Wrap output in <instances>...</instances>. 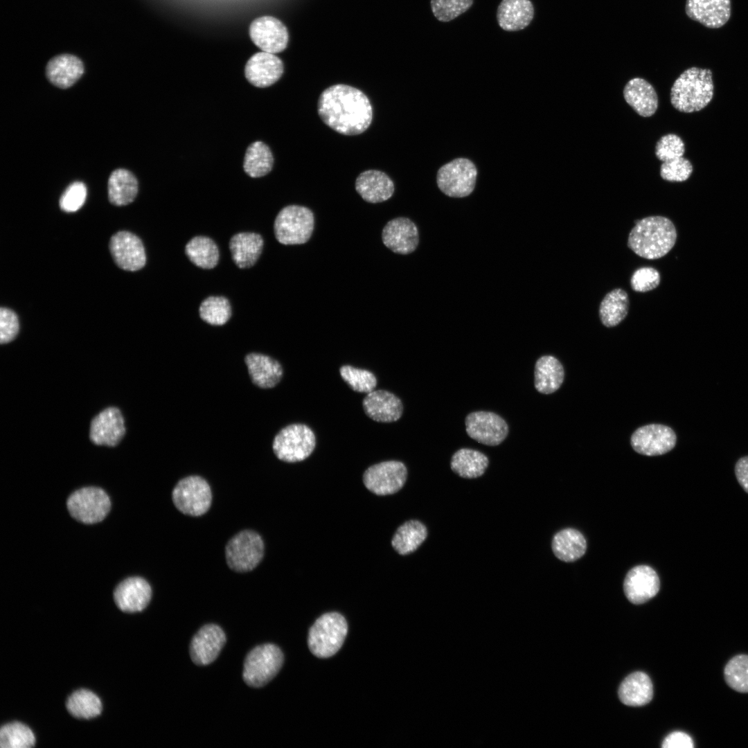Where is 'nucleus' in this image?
Instances as JSON below:
<instances>
[{"label":"nucleus","mask_w":748,"mask_h":748,"mask_svg":"<svg viewBox=\"0 0 748 748\" xmlns=\"http://www.w3.org/2000/svg\"><path fill=\"white\" fill-rule=\"evenodd\" d=\"M138 181L130 170L118 168L114 170L108 179V198L116 206H125L132 202L138 193Z\"/></svg>","instance_id":"nucleus-34"},{"label":"nucleus","mask_w":748,"mask_h":748,"mask_svg":"<svg viewBox=\"0 0 748 748\" xmlns=\"http://www.w3.org/2000/svg\"><path fill=\"white\" fill-rule=\"evenodd\" d=\"M366 415L380 422H392L399 420L403 412L401 400L386 390H373L367 393L362 401Z\"/></svg>","instance_id":"nucleus-24"},{"label":"nucleus","mask_w":748,"mask_h":748,"mask_svg":"<svg viewBox=\"0 0 748 748\" xmlns=\"http://www.w3.org/2000/svg\"><path fill=\"white\" fill-rule=\"evenodd\" d=\"M692 172L693 165L683 157L662 162L660 167L661 177L668 181H684L688 179Z\"/></svg>","instance_id":"nucleus-47"},{"label":"nucleus","mask_w":748,"mask_h":748,"mask_svg":"<svg viewBox=\"0 0 748 748\" xmlns=\"http://www.w3.org/2000/svg\"><path fill=\"white\" fill-rule=\"evenodd\" d=\"M488 463V457L482 452L470 448H461L452 456L450 467L458 476L474 479L484 474Z\"/></svg>","instance_id":"nucleus-35"},{"label":"nucleus","mask_w":748,"mask_h":748,"mask_svg":"<svg viewBox=\"0 0 748 748\" xmlns=\"http://www.w3.org/2000/svg\"><path fill=\"white\" fill-rule=\"evenodd\" d=\"M274 157L269 146L257 141L247 148L243 168L247 175L253 178L267 175L272 169Z\"/></svg>","instance_id":"nucleus-38"},{"label":"nucleus","mask_w":748,"mask_h":748,"mask_svg":"<svg viewBox=\"0 0 748 748\" xmlns=\"http://www.w3.org/2000/svg\"><path fill=\"white\" fill-rule=\"evenodd\" d=\"M86 197L85 184L80 181H75L66 188L60 197V207L65 212H75L82 206Z\"/></svg>","instance_id":"nucleus-48"},{"label":"nucleus","mask_w":748,"mask_h":748,"mask_svg":"<svg viewBox=\"0 0 748 748\" xmlns=\"http://www.w3.org/2000/svg\"><path fill=\"white\" fill-rule=\"evenodd\" d=\"M382 238L388 249L402 255L414 251L419 243L418 228L410 219L404 217L389 221L382 229Z\"/></svg>","instance_id":"nucleus-20"},{"label":"nucleus","mask_w":748,"mask_h":748,"mask_svg":"<svg viewBox=\"0 0 748 748\" xmlns=\"http://www.w3.org/2000/svg\"><path fill=\"white\" fill-rule=\"evenodd\" d=\"M126 432L125 420L121 410L108 407L96 415L91 421L89 438L97 445L116 446Z\"/></svg>","instance_id":"nucleus-16"},{"label":"nucleus","mask_w":748,"mask_h":748,"mask_svg":"<svg viewBox=\"0 0 748 748\" xmlns=\"http://www.w3.org/2000/svg\"><path fill=\"white\" fill-rule=\"evenodd\" d=\"M687 16L704 26L718 28L731 17L730 0H686Z\"/></svg>","instance_id":"nucleus-23"},{"label":"nucleus","mask_w":748,"mask_h":748,"mask_svg":"<svg viewBox=\"0 0 748 748\" xmlns=\"http://www.w3.org/2000/svg\"><path fill=\"white\" fill-rule=\"evenodd\" d=\"M630 300L627 293L621 288L608 292L599 306V317L608 328L618 325L627 315Z\"/></svg>","instance_id":"nucleus-36"},{"label":"nucleus","mask_w":748,"mask_h":748,"mask_svg":"<svg viewBox=\"0 0 748 748\" xmlns=\"http://www.w3.org/2000/svg\"><path fill=\"white\" fill-rule=\"evenodd\" d=\"M109 250L115 263L124 270L137 271L145 265L143 242L132 233L122 231L114 234L109 241Z\"/></svg>","instance_id":"nucleus-17"},{"label":"nucleus","mask_w":748,"mask_h":748,"mask_svg":"<svg viewBox=\"0 0 748 748\" xmlns=\"http://www.w3.org/2000/svg\"><path fill=\"white\" fill-rule=\"evenodd\" d=\"M534 15L531 0H501L497 10V20L504 30L515 32L528 26Z\"/></svg>","instance_id":"nucleus-26"},{"label":"nucleus","mask_w":748,"mask_h":748,"mask_svg":"<svg viewBox=\"0 0 748 748\" xmlns=\"http://www.w3.org/2000/svg\"><path fill=\"white\" fill-rule=\"evenodd\" d=\"M664 748H692L694 743L692 738L685 732L674 731L668 734L662 742Z\"/></svg>","instance_id":"nucleus-51"},{"label":"nucleus","mask_w":748,"mask_h":748,"mask_svg":"<svg viewBox=\"0 0 748 748\" xmlns=\"http://www.w3.org/2000/svg\"><path fill=\"white\" fill-rule=\"evenodd\" d=\"M202 320L213 326L225 324L231 316V308L224 296H211L204 299L199 306Z\"/></svg>","instance_id":"nucleus-43"},{"label":"nucleus","mask_w":748,"mask_h":748,"mask_svg":"<svg viewBox=\"0 0 748 748\" xmlns=\"http://www.w3.org/2000/svg\"><path fill=\"white\" fill-rule=\"evenodd\" d=\"M317 111L326 125L348 136L364 132L373 119L372 105L366 94L344 84L332 85L322 91Z\"/></svg>","instance_id":"nucleus-1"},{"label":"nucleus","mask_w":748,"mask_h":748,"mask_svg":"<svg viewBox=\"0 0 748 748\" xmlns=\"http://www.w3.org/2000/svg\"><path fill=\"white\" fill-rule=\"evenodd\" d=\"M347 632L348 625L341 614L337 612L324 614L310 629V650L317 657H330L341 648Z\"/></svg>","instance_id":"nucleus-4"},{"label":"nucleus","mask_w":748,"mask_h":748,"mask_svg":"<svg viewBox=\"0 0 748 748\" xmlns=\"http://www.w3.org/2000/svg\"><path fill=\"white\" fill-rule=\"evenodd\" d=\"M427 536V528L422 522L418 520L407 521L395 531L391 545L399 554H409L422 544Z\"/></svg>","instance_id":"nucleus-37"},{"label":"nucleus","mask_w":748,"mask_h":748,"mask_svg":"<svg viewBox=\"0 0 748 748\" xmlns=\"http://www.w3.org/2000/svg\"><path fill=\"white\" fill-rule=\"evenodd\" d=\"M152 597L150 584L141 577H130L120 582L114 591L117 607L125 612L133 613L143 610Z\"/></svg>","instance_id":"nucleus-22"},{"label":"nucleus","mask_w":748,"mask_h":748,"mask_svg":"<svg viewBox=\"0 0 748 748\" xmlns=\"http://www.w3.org/2000/svg\"><path fill=\"white\" fill-rule=\"evenodd\" d=\"M551 547L554 555L559 560L572 562L584 555L587 549V542L579 531L567 528L554 535Z\"/></svg>","instance_id":"nucleus-33"},{"label":"nucleus","mask_w":748,"mask_h":748,"mask_svg":"<svg viewBox=\"0 0 748 748\" xmlns=\"http://www.w3.org/2000/svg\"><path fill=\"white\" fill-rule=\"evenodd\" d=\"M185 253L195 265L206 269L215 267L220 257L216 244L205 236H196L190 240L185 247Z\"/></svg>","instance_id":"nucleus-39"},{"label":"nucleus","mask_w":748,"mask_h":748,"mask_svg":"<svg viewBox=\"0 0 748 748\" xmlns=\"http://www.w3.org/2000/svg\"><path fill=\"white\" fill-rule=\"evenodd\" d=\"M253 43L265 52L276 54L283 51L288 45L289 33L286 26L272 16L255 19L249 28Z\"/></svg>","instance_id":"nucleus-14"},{"label":"nucleus","mask_w":748,"mask_h":748,"mask_svg":"<svg viewBox=\"0 0 748 748\" xmlns=\"http://www.w3.org/2000/svg\"><path fill=\"white\" fill-rule=\"evenodd\" d=\"M407 477V469L402 462L386 461L368 467L363 474V482L369 491L384 496L399 491Z\"/></svg>","instance_id":"nucleus-12"},{"label":"nucleus","mask_w":748,"mask_h":748,"mask_svg":"<svg viewBox=\"0 0 748 748\" xmlns=\"http://www.w3.org/2000/svg\"><path fill=\"white\" fill-rule=\"evenodd\" d=\"M634 223L628 235L627 247L637 256L648 260L659 259L674 247L677 231L670 219L652 215Z\"/></svg>","instance_id":"nucleus-2"},{"label":"nucleus","mask_w":748,"mask_h":748,"mask_svg":"<svg viewBox=\"0 0 748 748\" xmlns=\"http://www.w3.org/2000/svg\"><path fill=\"white\" fill-rule=\"evenodd\" d=\"M284 71L282 60L275 54L262 51L253 54L244 67L246 79L252 85L268 87L276 83Z\"/></svg>","instance_id":"nucleus-21"},{"label":"nucleus","mask_w":748,"mask_h":748,"mask_svg":"<svg viewBox=\"0 0 748 748\" xmlns=\"http://www.w3.org/2000/svg\"><path fill=\"white\" fill-rule=\"evenodd\" d=\"M676 435L669 427L651 424L637 429L631 437V445L638 453L646 456L661 455L676 444Z\"/></svg>","instance_id":"nucleus-15"},{"label":"nucleus","mask_w":748,"mask_h":748,"mask_svg":"<svg viewBox=\"0 0 748 748\" xmlns=\"http://www.w3.org/2000/svg\"><path fill=\"white\" fill-rule=\"evenodd\" d=\"M355 190L364 201L375 204L391 197L394 192V184L386 173L377 170H368L362 172L357 177Z\"/></svg>","instance_id":"nucleus-28"},{"label":"nucleus","mask_w":748,"mask_h":748,"mask_svg":"<svg viewBox=\"0 0 748 748\" xmlns=\"http://www.w3.org/2000/svg\"><path fill=\"white\" fill-rule=\"evenodd\" d=\"M222 629L215 624H206L193 636L190 644V656L197 666H206L214 661L226 643Z\"/></svg>","instance_id":"nucleus-18"},{"label":"nucleus","mask_w":748,"mask_h":748,"mask_svg":"<svg viewBox=\"0 0 748 748\" xmlns=\"http://www.w3.org/2000/svg\"><path fill=\"white\" fill-rule=\"evenodd\" d=\"M244 362L252 382L260 388H273L283 377L281 364L270 356L252 353L245 356Z\"/></svg>","instance_id":"nucleus-27"},{"label":"nucleus","mask_w":748,"mask_h":748,"mask_svg":"<svg viewBox=\"0 0 748 748\" xmlns=\"http://www.w3.org/2000/svg\"><path fill=\"white\" fill-rule=\"evenodd\" d=\"M283 661L282 651L274 644L265 643L253 648L244 661V682L253 688L265 686L278 674Z\"/></svg>","instance_id":"nucleus-5"},{"label":"nucleus","mask_w":748,"mask_h":748,"mask_svg":"<svg viewBox=\"0 0 748 748\" xmlns=\"http://www.w3.org/2000/svg\"><path fill=\"white\" fill-rule=\"evenodd\" d=\"M685 145L682 139L675 134L662 136L655 145V155L662 161H668L683 157Z\"/></svg>","instance_id":"nucleus-46"},{"label":"nucleus","mask_w":748,"mask_h":748,"mask_svg":"<svg viewBox=\"0 0 748 748\" xmlns=\"http://www.w3.org/2000/svg\"><path fill=\"white\" fill-rule=\"evenodd\" d=\"M623 93L626 103L641 116H651L658 108L657 92L643 78L630 80L625 85Z\"/></svg>","instance_id":"nucleus-29"},{"label":"nucleus","mask_w":748,"mask_h":748,"mask_svg":"<svg viewBox=\"0 0 748 748\" xmlns=\"http://www.w3.org/2000/svg\"><path fill=\"white\" fill-rule=\"evenodd\" d=\"M660 588L657 572L648 565H638L626 574L623 590L626 598L633 604H642L655 596Z\"/></svg>","instance_id":"nucleus-19"},{"label":"nucleus","mask_w":748,"mask_h":748,"mask_svg":"<svg viewBox=\"0 0 748 748\" xmlns=\"http://www.w3.org/2000/svg\"><path fill=\"white\" fill-rule=\"evenodd\" d=\"M68 510L75 519L87 524L103 520L111 508L109 497L97 487H85L73 492L68 498Z\"/></svg>","instance_id":"nucleus-11"},{"label":"nucleus","mask_w":748,"mask_h":748,"mask_svg":"<svg viewBox=\"0 0 748 748\" xmlns=\"http://www.w3.org/2000/svg\"><path fill=\"white\" fill-rule=\"evenodd\" d=\"M316 446L313 431L306 425H289L275 436L272 449L276 456L287 463H296L307 458Z\"/></svg>","instance_id":"nucleus-7"},{"label":"nucleus","mask_w":748,"mask_h":748,"mask_svg":"<svg viewBox=\"0 0 748 748\" xmlns=\"http://www.w3.org/2000/svg\"><path fill=\"white\" fill-rule=\"evenodd\" d=\"M660 274L652 267L637 269L630 278V285L635 292H647L657 288L660 283Z\"/></svg>","instance_id":"nucleus-49"},{"label":"nucleus","mask_w":748,"mask_h":748,"mask_svg":"<svg viewBox=\"0 0 748 748\" xmlns=\"http://www.w3.org/2000/svg\"><path fill=\"white\" fill-rule=\"evenodd\" d=\"M66 707L73 717L91 719L99 715L103 706L100 698L92 691L79 689L67 698Z\"/></svg>","instance_id":"nucleus-40"},{"label":"nucleus","mask_w":748,"mask_h":748,"mask_svg":"<svg viewBox=\"0 0 748 748\" xmlns=\"http://www.w3.org/2000/svg\"><path fill=\"white\" fill-rule=\"evenodd\" d=\"M620 700L625 705L640 706L650 702L653 696L651 679L643 672H635L624 679L618 689Z\"/></svg>","instance_id":"nucleus-31"},{"label":"nucleus","mask_w":748,"mask_h":748,"mask_svg":"<svg viewBox=\"0 0 748 748\" xmlns=\"http://www.w3.org/2000/svg\"><path fill=\"white\" fill-rule=\"evenodd\" d=\"M712 71L693 66L686 69L674 82L670 103L678 111L692 113L706 107L713 96Z\"/></svg>","instance_id":"nucleus-3"},{"label":"nucleus","mask_w":748,"mask_h":748,"mask_svg":"<svg viewBox=\"0 0 748 748\" xmlns=\"http://www.w3.org/2000/svg\"><path fill=\"white\" fill-rule=\"evenodd\" d=\"M342 379L355 391L368 393L375 389L377 378L371 371L344 365L339 368Z\"/></svg>","instance_id":"nucleus-44"},{"label":"nucleus","mask_w":748,"mask_h":748,"mask_svg":"<svg viewBox=\"0 0 748 748\" xmlns=\"http://www.w3.org/2000/svg\"><path fill=\"white\" fill-rule=\"evenodd\" d=\"M314 227V213L308 207L299 205H289L282 208L274 224L276 238L285 245L307 242Z\"/></svg>","instance_id":"nucleus-6"},{"label":"nucleus","mask_w":748,"mask_h":748,"mask_svg":"<svg viewBox=\"0 0 748 748\" xmlns=\"http://www.w3.org/2000/svg\"><path fill=\"white\" fill-rule=\"evenodd\" d=\"M477 170L474 163L466 158H457L441 166L437 172L439 189L451 197H465L474 189Z\"/></svg>","instance_id":"nucleus-10"},{"label":"nucleus","mask_w":748,"mask_h":748,"mask_svg":"<svg viewBox=\"0 0 748 748\" xmlns=\"http://www.w3.org/2000/svg\"><path fill=\"white\" fill-rule=\"evenodd\" d=\"M84 66L78 57L64 53L51 58L46 66V75L53 85L66 89L83 75Z\"/></svg>","instance_id":"nucleus-25"},{"label":"nucleus","mask_w":748,"mask_h":748,"mask_svg":"<svg viewBox=\"0 0 748 748\" xmlns=\"http://www.w3.org/2000/svg\"><path fill=\"white\" fill-rule=\"evenodd\" d=\"M465 424L470 438L489 446L499 445L508 434L506 422L498 414L490 411L472 412L466 416Z\"/></svg>","instance_id":"nucleus-13"},{"label":"nucleus","mask_w":748,"mask_h":748,"mask_svg":"<svg viewBox=\"0 0 748 748\" xmlns=\"http://www.w3.org/2000/svg\"><path fill=\"white\" fill-rule=\"evenodd\" d=\"M19 324L16 313L7 308L0 309V343L8 344L17 337Z\"/></svg>","instance_id":"nucleus-50"},{"label":"nucleus","mask_w":748,"mask_h":748,"mask_svg":"<svg viewBox=\"0 0 748 748\" xmlns=\"http://www.w3.org/2000/svg\"><path fill=\"white\" fill-rule=\"evenodd\" d=\"M474 0H431V9L440 21L449 22L468 10Z\"/></svg>","instance_id":"nucleus-45"},{"label":"nucleus","mask_w":748,"mask_h":748,"mask_svg":"<svg viewBox=\"0 0 748 748\" xmlns=\"http://www.w3.org/2000/svg\"><path fill=\"white\" fill-rule=\"evenodd\" d=\"M35 744L31 729L19 722L6 724L0 729L1 748H30Z\"/></svg>","instance_id":"nucleus-41"},{"label":"nucleus","mask_w":748,"mask_h":748,"mask_svg":"<svg viewBox=\"0 0 748 748\" xmlns=\"http://www.w3.org/2000/svg\"><path fill=\"white\" fill-rule=\"evenodd\" d=\"M724 678L733 690L748 693V654H739L730 659L724 668Z\"/></svg>","instance_id":"nucleus-42"},{"label":"nucleus","mask_w":748,"mask_h":748,"mask_svg":"<svg viewBox=\"0 0 748 748\" xmlns=\"http://www.w3.org/2000/svg\"><path fill=\"white\" fill-rule=\"evenodd\" d=\"M265 551L264 542L256 531L244 530L233 536L225 547L229 567L236 572H248L261 562Z\"/></svg>","instance_id":"nucleus-8"},{"label":"nucleus","mask_w":748,"mask_h":748,"mask_svg":"<svg viewBox=\"0 0 748 748\" xmlns=\"http://www.w3.org/2000/svg\"><path fill=\"white\" fill-rule=\"evenodd\" d=\"M535 387L537 391L550 394L557 391L564 380V373L561 363L554 357H540L535 366Z\"/></svg>","instance_id":"nucleus-32"},{"label":"nucleus","mask_w":748,"mask_h":748,"mask_svg":"<svg viewBox=\"0 0 748 748\" xmlns=\"http://www.w3.org/2000/svg\"><path fill=\"white\" fill-rule=\"evenodd\" d=\"M263 244V239L258 233L241 232L235 234L229 242L233 260L241 269L252 267L260 257Z\"/></svg>","instance_id":"nucleus-30"},{"label":"nucleus","mask_w":748,"mask_h":748,"mask_svg":"<svg viewBox=\"0 0 748 748\" xmlns=\"http://www.w3.org/2000/svg\"><path fill=\"white\" fill-rule=\"evenodd\" d=\"M735 474L739 484L748 493V456L742 457L737 461Z\"/></svg>","instance_id":"nucleus-52"},{"label":"nucleus","mask_w":748,"mask_h":748,"mask_svg":"<svg viewBox=\"0 0 748 748\" xmlns=\"http://www.w3.org/2000/svg\"><path fill=\"white\" fill-rule=\"evenodd\" d=\"M172 499L181 513L193 517L202 516L211 508V488L202 477L188 476L180 479L175 486Z\"/></svg>","instance_id":"nucleus-9"}]
</instances>
